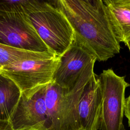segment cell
Listing matches in <instances>:
<instances>
[{"mask_svg": "<svg viewBox=\"0 0 130 130\" xmlns=\"http://www.w3.org/2000/svg\"><path fill=\"white\" fill-rule=\"evenodd\" d=\"M75 36L74 42L96 60L105 61L120 52L102 0H55Z\"/></svg>", "mask_w": 130, "mask_h": 130, "instance_id": "obj_1", "label": "cell"}, {"mask_svg": "<svg viewBox=\"0 0 130 130\" xmlns=\"http://www.w3.org/2000/svg\"><path fill=\"white\" fill-rule=\"evenodd\" d=\"M26 17L49 50L61 56L75 41L73 29L54 1L24 0Z\"/></svg>", "mask_w": 130, "mask_h": 130, "instance_id": "obj_2", "label": "cell"}, {"mask_svg": "<svg viewBox=\"0 0 130 130\" xmlns=\"http://www.w3.org/2000/svg\"><path fill=\"white\" fill-rule=\"evenodd\" d=\"M96 61L93 59L87 66L72 89L63 88L53 82L47 85L45 96L47 130H80L78 105L86 85L94 74Z\"/></svg>", "mask_w": 130, "mask_h": 130, "instance_id": "obj_3", "label": "cell"}, {"mask_svg": "<svg viewBox=\"0 0 130 130\" xmlns=\"http://www.w3.org/2000/svg\"><path fill=\"white\" fill-rule=\"evenodd\" d=\"M60 57L53 54L43 58L20 60L4 67L0 73L13 81L22 94L31 95L52 82Z\"/></svg>", "mask_w": 130, "mask_h": 130, "instance_id": "obj_4", "label": "cell"}, {"mask_svg": "<svg viewBox=\"0 0 130 130\" xmlns=\"http://www.w3.org/2000/svg\"><path fill=\"white\" fill-rule=\"evenodd\" d=\"M0 43L35 52L50 51L26 17L22 5L0 9Z\"/></svg>", "mask_w": 130, "mask_h": 130, "instance_id": "obj_5", "label": "cell"}, {"mask_svg": "<svg viewBox=\"0 0 130 130\" xmlns=\"http://www.w3.org/2000/svg\"><path fill=\"white\" fill-rule=\"evenodd\" d=\"M98 78L102 95L99 130H125L123 124L125 91L130 84L111 69L103 70Z\"/></svg>", "mask_w": 130, "mask_h": 130, "instance_id": "obj_6", "label": "cell"}, {"mask_svg": "<svg viewBox=\"0 0 130 130\" xmlns=\"http://www.w3.org/2000/svg\"><path fill=\"white\" fill-rule=\"evenodd\" d=\"M47 85L31 95L21 94L10 120L13 130H47V117L45 101Z\"/></svg>", "mask_w": 130, "mask_h": 130, "instance_id": "obj_7", "label": "cell"}, {"mask_svg": "<svg viewBox=\"0 0 130 130\" xmlns=\"http://www.w3.org/2000/svg\"><path fill=\"white\" fill-rule=\"evenodd\" d=\"M95 59L87 51L74 42L60 57L52 82L66 89L73 88L85 68Z\"/></svg>", "mask_w": 130, "mask_h": 130, "instance_id": "obj_8", "label": "cell"}, {"mask_svg": "<svg viewBox=\"0 0 130 130\" xmlns=\"http://www.w3.org/2000/svg\"><path fill=\"white\" fill-rule=\"evenodd\" d=\"M102 95L98 75L95 73L86 85L78 105L80 130H99Z\"/></svg>", "mask_w": 130, "mask_h": 130, "instance_id": "obj_9", "label": "cell"}, {"mask_svg": "<svg viewBox=\"0 0 130 130\" xmlns=\"http://www.w3.org/2000/svg\"><path fill=\"white\" fill-rule=\"evenodd\" d=\"M103 2L117 40L127 45L130 41V0H105Z\"/></svg>", "mask_w": 130, "mask_h": 130, "instance_id": "obj_10", "label": "cell"}, {"mask_svg": "<svg viewBox=\"0 0 130 130\" xmlns=\"http://www.w3.org/2000/svg\"><path fill=\"white\" fill-rule=\"evenodd\" d=\"M21 94L14 82L0 73V120L10 121Z\"/></svg>", "mask_w": 130, "mask_h": 130, "instance_id": "obj_11", "label": "cell"}, {"mask_svg": "<svg viewBox=\"0 0 130 130\" xmlns=\"http://www.w3.org/2000/svg\"><path fill=\"white\" fill-rule=\"evenodd\" d=\"M53 54L50 51L35 52L0 43V70L15 62L25 59L43 58Z\"/></svg>", "mask_w": 130, "mask_h": 130, "instance_id": "obj_12", "label": "cell"}, {"mask_svg": "<svg viewBox=\"0 0 130 130\" xmlns=\"http://www.w3.org/2000/svg\"><path fill=\"white\" fill-rule=\"evenodd\" d=\"M124 114L127 119L128 125L130 126V95L125 99Z\"/></svg>", "mask_w": 130, "mask_h": 130, "instance_id": "obj_13", "label": "cell"}, {"mask_svg": "<svg viewBox=\"0 0 130 130\" xmlns=\"http://www.w3.org/2000/svg\"><path fill=\"white\" fill-rule=\"evenodd\" d=\"M0 130H13L10 121L0 120Z\"/></svg>", "mask_w": 130, "mask_h": 130, "instance_id": "obj_14", "label": "cell"}, {"mask_svg": "<svg viewBox=\"0 0 130 130\" xmlns=\"http://www.w3.org/2000/svg\"><path fill=\"white\" fill-rule=\"evenodd\" d=\"M128 47V48H129V51H130V41H129V42L127 43V45H126Z\"/></svg>", "mask_w": 130, "mask_h": 130, "instance_id": "obj_15", "label": "cell"}, {"mask_svg": "<svg viewBox=\"0 0 130 130\" xmlns=\"http://www.w3.org/2000/svg\"><path fill=\"white\" fill-rule=\"evenodd\" d=\"M27 130H37V129H29Z\"/></svg>", "mask_w": 130, "mask_h": 130, "instance_id": "obj_16", "label": "cell"}]
</instances>
